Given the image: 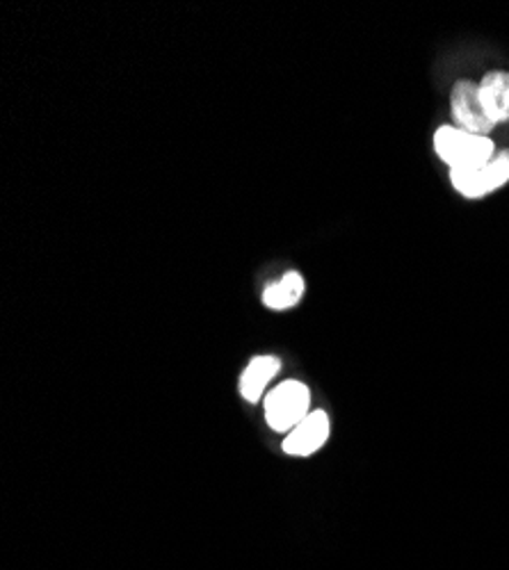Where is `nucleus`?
I'll return each instance as SVG.
<instances>
[{"label":"nucleus","instance_id":"5","mask_svg":"<svg viewBox=\"0 0 509 570\" xmlns=\"http://www.w3.org/2000/svg\"><path fill=\"white\" fill-rule=\"evenodd\" d=\"M330 439V417L325 411H313L300 422L284 441V452L291 456H309Z\"/></svg>","mask_w":509,"mask_h":570},{"label":"nucleus","instance_id":"1","mask_svg":"<svg viewBox=\"0 0 509 570\" xmlns=\"http://www.w3.org/2000/svg\"><path fill=\"white\" fill-rule=\"evenodd\" d=\"M434 151L450 167V171L487 165L498 154L491 137L473 135L457 126H441L434 132Z\"/></svg>","mask_w":509,"mask_h":570},{"label":"nucleus","instance_id":"3","mask_svg":"<svg viewBox=\"0 0 509 570\" xmlns=\"http://www.w3.org/2000/svg\"><path fill=\"white\" fill-rule=\"evenodd\" d=\"M450 183L461 197L482 199L509 183V151H498L493 160L473 169H452Z\"/></svg>","mask_w":509,"mask_h":570},{"label":"nucleus","instance_id":"2","mask_svg":"<svg viewBox=\"0 0 509 570\" xmlns=\"http://www.w3.org/2000/svg\"><path fill=\"white\" fill-rule=\"evenodd\" d=\"M311 406V393L300 382H286L276 386L265 400V420L274 432H293L306 420Z\"/></svg>","mask_w":509,"mask_h":570},{"label":"nucleus","instance_id":"4","mask_svg":"<svg viewBox=\"0 0 509 570\" xmlns=\"http://www.w3.org/2000/svg\"><path fill=\"white\" fill-rule=\"evenodd\" d=\"M450 110L457 121V128L469 130L473 135H484L496 128V124L487 117L480 101V85L473 80H459L450 91Z\"/></svg>","mask_w":509,"mask_h":570},{"label":"nucleus","instance_id":"6","mask_svg":"<svg viewBox=\"0 0 509 570\" xmlns=\"http://www.w3.org/2000/svg\"><path fill=\"white\" fill-rule=\"evenodd\" d=\"M480 101L487 117L498 126L509 121V73L491 71L480 82Z\"/></svg>","mask_w":509,"mask_h":570},{"label":"nucleus","instance_id":"7","mask_svg":"<svg viewBox=\"0 0 509 570\" xmlns=\"http://www.w3.org/2000/svg\"><path fill=\"white\" fill-rule=\"evenodd\" d=\"M276 372H280V358H274V356L254 358L241 376V395L247 402L256 404L263 397L267 384L272 382Z\"/></svg>","mask_w":509,"mask_h":570},{"label":"nucleus","instance_id":"8","mask_svg":"<svg viewBox=\"0 0 509 570\" xmlns=\"http://www.w3.org/2000/svg\"><path fill=\"white\" fill-rule=\"evenodd\" d=\"M304 288H306V283H304L302 274L288 272L280 281L267 285V288L263 291V304L272 311L293 308L302 299Z\"/></svg>","mask_w":509,"mask_h":570}]
</instances>
